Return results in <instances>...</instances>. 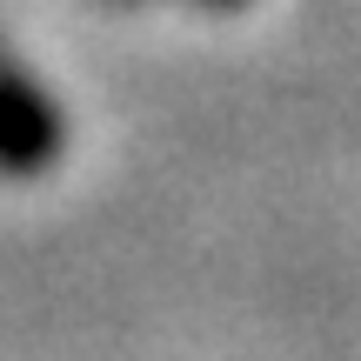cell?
Wrapping results in <instances>:
<instances>
[{
  "label": "cell",
  "mask_w": 361,
  "mask_h": 361,
  "mask_svg": "<svg viewBox=\"0 0 361 361\" xmlns=\"http://www.w3.org/2000/svg\"><path fill=\"white\" fill-rule=\"evenodd\" d=\"M67 147V121L54 94L27 74L20 61L0 54V174L7 180H40Z\"/></svg>",
  "instance_id": "6da1fadb"
},
{
  "label": "cell",
  "mask_w": 361,
  "mask_h": 361,
  "mask_svg": "<svg viewBox=\"0 0 361 361\" xmlns=\"http://www.w3.org/2000/svg\"><path fill=\"white\" fill-rule=\"evenodd\" d=\"M214 7H234V0H214Z\"/></svg>",
  "instance_id": "7a4b0ae2"
}]
</instances>
